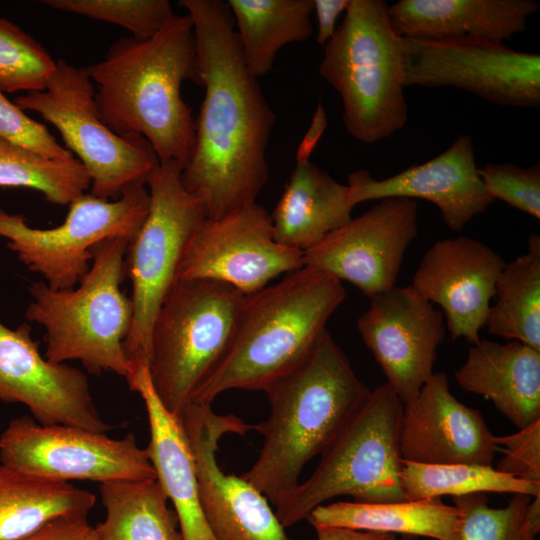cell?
I'll return each instance as SVG.
<instances>
[{"label":"cell","instance_id":"1","mask_svg":"<svg viewBox=\"0 0 540 540\" xmlns=\"http://www.w3.org/2000/svg\"><path fill=\"white\" fill-rule=\"evenodd\" d=\"M179 5L193 24L197 82L205 89L182 182L203 200L207 218L217 219L255 202L268 181L275 114L244 63L227 1Z\"/></svg>","mask_w":540,"mask_h":540},{"label":"cell","instance_id":"2","mask_svg":"<svg viewBox=\"0 0 540 540\" xmlns=\"http://www.w3.org/2000/svg\"><path fill=\"white\" fill-rule=\"evenodd\" d=\"M102 122L120 136H141L160 162L184 166L195 142V121L181 96L197 82V48L188 15H174L154 36L117 39L85 68Z\"/></svg>","mask_w":540,"mask_h":540},{"label":"cell","instance_id":"3","mask_svg":"<svg viewBox=\"0 0 540 540\" xmlns=\"http://www.w3.org/2000/svg\"><path fill=\"white\" fill-rule=\"evenodd\" d=\"M265 392L270 413L254 425L263 445L241 477L276 505L298 485L304 466L332 444L370 389L326 329Z\"/></svg>","mask_w":540,"mask_h":540},{"label":"cell","instance_id":"4","mask_svg":"<svg viewBox=\"0 0 540 540\" xmlns=\"http://www.w3.org/2000/svg\"><path fill=\"white\" fill-rule=\"evenodd\" d=\"M345 295L340 280L309 266L244 295L231 345L192 404L231 389L265 391L312 349Z\"/></svg>","mask_w":540,"mask_h":540},{"label":"cell","instance_id":"5","mask_svg":"<svg viewBox=\"0 0 540 540\" xmlns=\"http://www.w3.org/2000/svg\"><path fill=\"white\" fill-rule=\"evenodd\" d=\"M130 241L111 237L92 249L90 268L76 288L29 286L32 301L25 316L45 329V358L54 363L78 360L94 375L130 371L124 341L132 323L130 298L121 290Z\"/></svg>","mask_w":540,"mask_h":540},{"label":"cell","instance_id":"6","mask_svg":"<svg viewBox=\"0 0 540 540\" xmlns=\"http://www.w3.org/2000/svg\"><path fill=\"white\" fill-rule=\"evenodd\" d=\"M388 7L383 0H350L319 65L341 97L346 131L365 144L390 137L408 119L402 38Z\"/></svg>","mask_w":540,"mask_h":540},{"label":"cell","instance_id":"7","mask_svg":"<svg viewBox=\"0 0 540 540\" xmlns=\"http://www.w3.org/2000/svg\"><path fill=\"white\" fill-rule=\"evenodd\" d=\"M402 409V401L387 383L370 390L358 411L321 454L313 474L275 505L282 526L306 520L314 508L337 496H351L361 503L405 501L399 477Z\"/></svg>","mask_w":540,"mask_h":540},{"label":"cell","instance_id":"8","mask_svg":"<svg viewBox=\"0 0 540 540\" xmlns=\"http://www.w3.org/2000/svg\"><path fill=\"white\" fill-rule=\"evenodd\" d=\"M243 297L222 282L180 280L161 305L148 372L159 401L177 418L225 357Z\"/></svg>","mask_w":540,"mask_h":540},{"label":"cell","instance_id":"9","mask_svg":"<svg viewBox=\"0 0 540 540\" xmlns=\"http://www.w3.org/2000/svg\"><path fill=\"white\" fill-rule=\"evenodd\" d=\"M182 170L179 163L168 161L160 162L150 173L146 180L148 214L128 245L126 276L132 285V323L123 346L129 373L149 367L153 323L177 282L191 236L207 218L203 200L184 187Z\"/></svg>","mask_w":540,"mask_h":540},{"label":"cell","instance_id":"10","mask_svg":"<svg viewBox=\"0 0 540 540\" xmlns=\"http://www.w3.org/2000/svg\"><path fill=\"white\" fill-rule=\"evenodd\" d=\"M23 111L39 114L61 134L65 147L90 177V193L115 200L131 185L146 184L160 163L154 149L141 136H120L106 126L95 103V87L85 68L64 59L42 91L15 98Z\"/></svg>","mask_w":540,"mask_h":540},{"label":"cell","instance_id":"11","mask_svg":"<svg viewBox=\"0 0 540 540\" xmlns=\"http://www.w3.org/2000/svg\"><path fill=\"white\" fill-rule=\"evenodd\" d=\"M149 203L143 184L127 187L115 200L84 193L69 204L61 225L46 229L31 227L21 214L0 209V236L50 288H73L90 268L91 249L111 237L131 241L148 214Z\"/></svg>","mask_w":540,"mask_h":540},{"label":"cell","instance_id":"12","mask_svg":"<svg viewBox=\"0 0 540 540\" xmlns=\"http://www.w3.org/2000/svg\"><path fill=\"white\" fill-rule=\"evenodd\" d=\"M0 462L59 482L157 478L133 433L113 439L78 427L41 424L27 415L11 420L0 435Z\"/></svg>","mask_w":540,"mask_h":540},{"label":"cell","instance_id":"13","mask_svg":"<svg viewBox=\"0 0 540 540\" xmlns=\"http://www.w3.org/2000/svg\"><path fill=\"white\" fill-rule=\"evenodd\" d=\"M405 86L454 87L492 103L540 106V55L482 40L402 38Z\"/></svg>","mask_w":540,"mask_h":540},{"label":"cell","instance_id":"14","mask_svg":"<svg viewBox=\"0 0 540 540\" xmlns=\"http://www.w3.org/2000/svg\"><path fill=\"white\" fill-rule=\"evenodd\" d=\"M302 266L303 253L274 239L271 216L255 201L220 218H206L198 226L177 281L214 280L249 295Z\"/></svg>","mask_w":540,"mask_h":540},{"label":"cell","instance_id":"15","mask_svg":"<svg viewBox=\"0 0 540 540\" xmlns=\"http://www.w3.org/2000/svg\"><path fill=\"white\" fill-rule=\"evenodd\" d=\"M192 452L199 499L215 540H293L251 483L219 467L216 452L227 433L244 436L254 425L216 414L209 404H191L179 418Z\"/></svg>","mask_w":540,"mask_h":540},{"label":"cell","instance_id":"16","mask_svg":"<svg viewBox=\"0 0 540 540\" xmlns=\"http://www.w3.org/2000/svg\"><path fill=\"white\" fill-rule=\"evenodd\" d=\"M418 233L415 200L385 198L303 253V265L345 280L372 298L396 284Z\"/></svg>","mask_w":540,"mask_h":540},{"label":"cell","instance_id":"17","mask_svg":"<svg viewBox=\"0 0 540 540\" xmlns=\"http://www.w3.org/2000/svg\"><path fill=\"white\" fill-rule=\"evenodd\" d=\"M357 329L402 403L414 398L434 373L446 329L441 310L411 285L394 286L370 298Z\"/></svg>","mask_w":540,"mask_h":540},{"label":"cell","instance_id":"18","mask_svg":"<svg viewBox=\"0 0 540 540\" xmlns=\"http://www.w3.org/2000/svg\"><path fill=\"white\" fill-rule=\"evenodd\" d=\"M31 331L26 322L10 329L0 321V400L23 404L41 424L109 431L111 426L96 408L87 376L42 356Z\"/></svg>","mask_w":540,"mask_h":540},{"label":"cell","instance_id":"19","mask_svg":"<svg viewBox=\"0 0 540 540\" xmlns=\"http://www.w3.org/2000/svg\"><path fill=\"white\" fill-rule=\"evenodd\" d=\"M506 261L485 243L457 236L436 241L423 255L411 286L440 307L452 341H479Z\"/></svg>","mask_w":540,"mask_h":540},{"label":"cell","instance_id":"20","mask_svg":"<svg viewBox=\"0 0 540 540\" xmlns=\"http://www.w3.org/2000/svg\"><path fill=\"white\" fill-rule=\"evenodd\" d=\"M398 443L402 460L422 464L492 465L497 450L482 414L451 393L444 372L403 403Z\"/></svg>","mask_w":540,"mask_h":540},{"label":"cell","instance_id":"21","mask_svg":"<svg viewBox=\"0 0 540 540\" xmlns=\"http://www.w3.org/2000/svg\"><path fill=\"white\" fill-rule=\"evenodd\" d=\"M349 202L404 197L425 199L439 209L446 226L461 231L494 202L478 174L472 139L461 134L444 152L385 179H373L367 170L348 178Z\"/></svg>","mask_w":540,"mask_h":540},{"label":"cell","instance_id":"22","mask_svg":"<svg viewBox=\"0 0 540 540\" xmlns=\"http://www.w3.org/2000/svg\"><path fill=\"white\" fill-rule=\"evenodd\" d=\"M537 10L533 0H400L388 15L401 38L504 44L526 30Z\"/></svg>","mask_w":540,"mask_h":540},{"label":"cell","instance_id":"23","mask_svg":"<svg viewBox=\"0 0 540 540\" xmlns=\"http://www.w3.org/2000/svg\"><path fill=\"white\" fill-rule=\"evenodd\" d=\"M126 380L144 403L150 434L145 449L173 505L183 540H215L201 507L193 456L181 420L159 401L147 367L130 372Z\"/></svg>","mask_w":540,"mask_h":540},{"label":"cell","instance_id":"24","mask_svg":"<svg viewBox=\"0 0 540 540\" xmlns=\"http://www.w3.org/2000/svg\"><path fill=\"white\" fill-rule=\"evenodd\" d=\"M459 386L492 401L518 430L540 420V351L479 339L455 372Z\"/></svg>","mask_w":540,"mask_h":540},{"label":"cell","instance_id":"25","mask_svg":"<svg viewBox=\"0 0 540 540\" xmlns=\"http://www.w3.org/2000/svg\"><path fill=\"white\" fill-rule=\"evenodd\" d=\"M349 188L311 161L296 162L271 216L274 239L304 253L351 221Z\"/></svg>","mask_w":540,"mask_h":540},{"label":"cell","instance_id":"26","mask_svg":"<svg viewBox=\"0 0 540 540\" xmlns=\"http://www.w3.org/2000/svg\"><path fill=\"white\" fill-rule=\"evenodd\" d=\"M95 502L88 490L0 462V540L22 539L60 516H87Z\"/></svg>","mask_w":540,"mask_h":540},{"label":"cell","instance_id":"27","mask_svg":"<svg viewBox=\"0 0 540 540\" xmlns=\"http://www.w3.org/2000/svg\"><path fill=\"white\" fill-rule=\"evenodd\" d=\"M248 71L265 76L279 50L312 36L313 0H227Z\"/></svg>","mask_w":540,"mask_h":540},{"label":"cell","instance_id":"28","mask_svg":"<svg viewBox=\"0 0 540 540\" xmlns=\"http://www.w3.org/2000/svg\"><path fill=\"white\" fill-rule=\"evenodd\" d=\"M306 520L314 528L333 526L445 540L456 526L458 512L441 498L385 503L340 501L317 506Z\"/></svg>","mask_w":540,"mask_h":540},{"label":"cell","instance_id":"29","mask_svg":"<svg viewBox=\"0 0 540 540\" xmlns=\"http://www.w3.org/2000/svg\"><path fill=\"white\" fill-rule=\"evenodd\" d=\"M105 518L98 540H183L177 517L158 479L100 483Z\"/></svg>","mask_w":540,"mask_h":540},{"label":"cell","instance_id":"30","mask_svg":"<svg viewBox=\"0 0 540 540\" xmlns=\"http://www.w3.org/2000/svg\"><path fill=\"white\" fill-rule=\"evenodd\" d=\"M485 327L491 335L540 351V236L530 235L526 253L505 264Z\"/></svg>","mask_w":540,"mask_h":540},{"label":"cell","instance_id":"31","mask_svg":"<svg viewBox=\"0 0 540 540\" xmlns=\"http://www.w3.org/2000/svg\"><path fill=\"white\" fill-rule=\"evenodd\" d=\"M400 483L406 500L499 492L540 495V482L522 480L480 464H422L402 460Z\"/></svg>","mask_w":540,"mask_h":540},{"label":"cell","instance_id":"32","mask_svg":"<svg viewBox=\"0 0 540 540\" xmlns=\"http://www.w3.org/2000/svg\"><path fill=\"white\" fill-rule=\"evenodd\" d=\"M508 505L491 508L485 493L453 497L458 512L445 540H535L540 531V495L513 494Z\"/></svg>","mask_w":540,"mask_h":540},{"label":"cell","instance_id":"33","mask_svg":"<svg viewBox=\"0 0 540 540\" xmlns=\"http://www.w3.org/2000/svg\"><path fill=\"white\" fill-rule=\"evenodd\" d=\"M0 187L37 190L49 203L63 206L90 189V177L76 158L46 159L0 138Z\"/></svg>","mask_w":540,"mask_h":540},{"label":"cell","instance_id":"34","mask_svg":"<svg viewBox=\"0 0 540 540\" xmlns=\"http://www.w3.org/2000/svg\"><path fill=\"white\" fill-rule=\"evenodd\" d=\"M56 61L33 37L0 17V91H42Z\"/></svg>","mask_w":540,"mask_h":540},{"label":"cell","instance_id":"35","mask_svg":"<svg viewBox=\"0 0 540 540\" xmlns=\"http://www.w3.org/2000/svg\"><path fill=\"white\" fill-rule=\"evenodd\" d=\"M53 9L118 25L144 40L174 16L168 0H44Z\"/></svg>","mask_w":540,"mask_h":540},{"label":"cell","instance_id":"36","mask_svg":"<svg viewBox=\"0 0 540 540\" xmlns=\"http://www.w3.org/2000/svg\"><path fill=\"white\" fill-rule=\"evenodd\" d=\"M488 195L537 220L540 219V165L522 168L514 163H486L478 168Z\"/></svg>","mask_w":540,"mask_h":540},{"label":"cell","instance_id":"37","mask_svg":"<svg viewBox=\"0 0 540 540\" xmlns=\"http://www.w3.org/2000/svg\"><path fill=\"white\" fill-rule=\"evenodd\" d=\"M0 138L50 160L75 158L45 125L30 118L0 91Z\"/></svg>","mask_w":540,"mask_h":540},{"label":"cell","instance_id":"38","mask_svg":"<svg viewBox=\"0 0 540 540\" xmlns=\"http://www.w3.org/2000/svg\"><path fill=\"white\" fill-rule=\"evenodd\" d=\"M497 446H504V455L498 462V471L510 476L540 482V420L518 432L494 436Z\"/></svg>","mask_w":540,"mask_h":540},{"label":"cell","instance_id":"39","mask_svg":"<svg viewBox=\"0 0 540 540\" xmlns=\"http://www.w3.org/2000/svg\"><path fill=\"white\" fill-rule=\"evenodd\" d=\"M19 540H98L87 516L66 515L52 519L30 535Z\"/></svg>","mask_w":540,"mask_h":540},{"label":"cell","instance_id":"40","mask_svg":"<svg viewBox=\"0 0 540 540\" xmlns=\"http://www.w3.org/2000/svg\"><path fill=\"white\" fill-rule=\"evenodd\" d=\"M350 0H313L317 20L316 42L324 46L336 31L339 16L346 11Z\"/></svg>","mask_w":540,"mask_h":540},{"label":"cell","instance_id":"41","mask_svg":"<svg viewBox=\"0 0 540 540\" xmlns=\"http://www.w3.org/2000/svg\"><path fill=\"white\" fill-rule=\"evenodd\" d=\"M326 127L327 115L322 103L319 102L311 119L310 125L297 147L295 154L296 162L310 161V156L321 139Z\"/></svg>","mask_w":540,"mask_h":540},{"label":"cell","instance_id":"42","mask_svg":"<svg viewBox=\"0 0 540 540\" xmlns=\"http://www.w3.org/2000/svg\"><path fill=\"white\" fill-rule=\"evenodd\" d=\"M317 540H397L395 534L359 531L343 527H315Z\"/></svg>","mask_w":540,"mask_h":540},{"label":"cell","instance_id":"43","mask_svg":"<svg viewBox=\"0 0 540 540\" xmlns=\"http://www.w3.org/2000/svg\"><path fill=\"white\" fill-rule=\"evenodd\" d=\"M397 540H419V537L412 535H400V538Z\"/></svg>","mask_w":540,"mask_h":540}]
</instances>
